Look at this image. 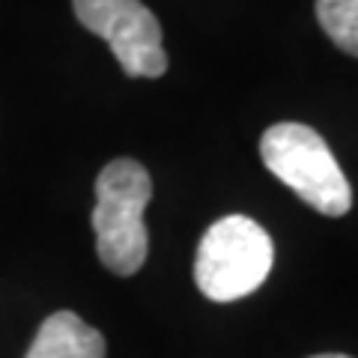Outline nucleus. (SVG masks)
Here are the masks:
<instances>
[{
	"label": "nucleus",
	"instance_id": "obj_7",
	"mask_svg": "<svg viewBox=\"0 0 358 358\" xmlns=\"http://www.w3.org/2000/svg\"><path fill=\"white\" fill-rule=\"evenodd\" d=\"M310 358H352V355H343V352H322V355H310Z\"/></svg>",
	"mask_w": 358,
	"mask_h": 358
},
{
	"label": "nucleus",
	"instance_id": "obj_5",
	"mask_svg": "<svg viewBox=\"0 0 358 358\" xmlns=\"http://www.w3.org/2000/svg\"><path fill=\"white\" fill-rule=\"evenodd\" d=\"M24 358H105V338L78 313L57 310L39 326Z\"/></svg>",
	"mask_w": 358,
	"mask_h": 358
},
{
	"label": "nucleus",
	"instance_id": "obj_1",
	"mask_svg": "<svg viewBox=\"0 0 358 358\" xmlns=\"http://www.w3.org/2000/svg\"><path fill=\"white\" fill-rule=\"evenodd\" d=\"M152 197L150 171L134 159H114L96 179V251L114 275L129 278L147 263L150 236L143 212Z\"/></svg>",
	"mask_w": 358,
	"mask_h": 358
},
{
	"label": "nucleus",
	"instance_id": "obj_6",
	"mask_svg": "<svg viewBox=\"0 0 358 358\" xmlns=\"http://www.w3.org/2000/svg\"><path fill=\"white\" fill-rule=\"evenodd\" d=\"M317 21L341 51L358 57V0H317Z\"/></svg>",
	"mask_w": 358,
	"mask_h": 358
},
{
	"label": "nucleus",
	"instance_id": "obj_2",
	"mask_svg": "<svg viewBox=\"0 0 358 358\" xmlns=\"http://www.w3.org/2000/svg\"><path fill=\"white\" fill-rule=\"evenodd\" d=\"M263 164L310 209L341 218L352 206V188L338 159L317 129L305 122H278L260 138Z\"/></svg>",
	"mask_w": 358,
	"mask_h": 358
},
{
	"label": "nucleus",
	"instance_id": "obj_4",
	"mask_svg": "<svg viewBox=\"0 0 358 358\" xmlns=\"http://www.w3.org/2000/svg\"><path fill=\"white\" fill-rule=\"evenodd\" d=\"M78 21L102 36L129 78H162L167 54L162 24L141 0H72Z\"/></svg>",
	"mask_w": 358,
	"mask_h": 358
},
{
	"label": "nucleus",
	"instance_id": "obj_3",
	"mask_svg": "<svg viewBox=\"0 0 358 358\" xmlns=\"http://www.w3.org/2000/svg\"><path fill=\"white\" fill-rule=\"evenodd\" d=\"M272 263V236L248 215H227L212 224L200 239L194 281L212 301H236L260 289Z\"/></svg>",
	"mask_w": 358,
	"mask_h": 358
}]
</instances>
